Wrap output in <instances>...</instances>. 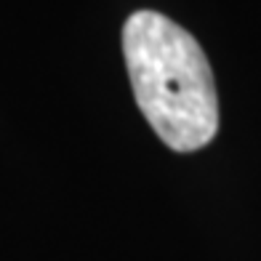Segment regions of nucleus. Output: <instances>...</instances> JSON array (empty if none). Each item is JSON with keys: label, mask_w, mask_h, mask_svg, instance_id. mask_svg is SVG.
Wrapping results in <instances>:
<instances>
[{"label": "nucleus", "mask_w": 261, "mask_h": 261, "mask_svg": "<svg viewBox=\"0 0 261 261\" xmlns=\"http://www.w3.org/2000/svg\"><path fill=\"white\" fill-rule=\"evenodd\" d=\"M134 96L173 152H197L219 130V96L200 43L158 11H136L123 27Z\"/></svg>", "instance_id": "nucleus-1"}]
</instances>
